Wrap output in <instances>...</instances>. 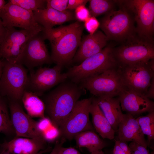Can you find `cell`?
<instances>
[{
	"instance_id": "6da1fadb",
	"label": "cell",
	"mask_w": 154,
	"mask_h": 154,
	"mask_svg": "<svg viewBox=\"0 0 154 154\" xmlns=\"http://www.w3.org/2000/svg\"><path fill=\"white\" fill-rule=\"evenodd\" d=\"M86 90L67 79L41 96L45 113L55 126L58 128Z\"/></svg>"
},
{
	"instance_id": "7a4b0ae2",
	"label": "cell",
	"mask_w": 154,
	"mask_h": 154,
	"mask_svg": "<svg viewBox=\"0 0 154 154\" xmlns=\"http://www.w3.org/2000/svg\"><path fill=\"white\" fill-rule=\"evenodd\" d=\"M119 66L114 54V48L108 46L79 64L70 68L66 74L67 79L78 84L86 79Z\"/></svg>"
},
{
	"instance_id": "3957f363",
	"label": "cell",
	"mask_w": 154,
	"mask_h": 154,
	"mask_svg": "<svg viewBox=\"0 0 154 154\" xmlns=\"http://www.w3.org/2000/svg\"><path fill=\"white\" fill-rule=\"evenodd\" d=\"M3 61L0 78V94L8 100L21 102L28 82L27 70L21 64L5 59Z\"/></svg>"
},
{
	"instance_id": "277c9868",
	"label": "cell",
	"mask_w": 154,
	"mask_h": 154,
	"mask_svg": "<svg viewBox=\"0 0 154 154\" xmlns=\"http://www.w3.org/2000/svg\"><path fill=\"white\" fill-rule=\"evenodd\" d=\"M124 42L120 46L114 48L119 65L133 64L154 59L153 40L141 36L136 32Z\"/></svg>"
},
{
	"instance_id": "5b68a950",
	"label": "cell",
	"mask_w": 154,
	"mask_h": 154,
	"mask_svg": "<svg viewBox=\"0 0 154 154\" xmlns=\"http://www.w3.org/2000/svg\"><path fill=\"white\" fill-rule=\"evenodd\" d=\"M119 9L111 10L101 19L100 26L108 40L124 41L136 32L131 13L121 5Z\"/></svg>"
},
{
	"instance_id": "8992f818",
	"label": "cell",
	"mask_w": 154,
	"mask_h": 154,
	"mask_svg": "<svg viewBox=\"0 0 154 154\" xmlns=\"http://www.w3.org/2000/svg\"><path fill=\"white\" fill-rule=\"evenodd\" d=\"M122 82L126 88L145 95L154 78V59L119 66Z\"/></svg>"
},
{
	"instance_id": "52a82bcc",
	"label": "cell",
	"mask_w": 154,
	"mask_h": 154,
	"mask_svg": "<svg viewBox=\"0 0 154 154\" xmlns=\"http://www.w3.org/2000/svg\"><path fill=\"white\" fill-rule=\"evenodd\" d=\"M84 28V25L78 21L68 25L62 37L51 46L53 62L63 67L72 62L80 44Z\"/></svg>"
},
{
	"instance_id": "ba28073f",
	"label": "cell",
	"mask_w": 154,
	"mask_h": 154,
	"mask_svg": "<svg viewBox=\"0 0 154 154\" xmlns=\"http://www.w3.org/2000/svg\"><path fill=\"white\" fill-rule=\"evenodd\" d=\"M78 84L95 97L118 96L125 88L121 80L119 66L86 79Z\"/></svg>"
},
{
	"instance_id": "9c48e42d",
	"label": "cell",
	"mask_w": 154,
	"mask_h": 154,
	"mask_svg": "<svg viewBox=\"0 0 154 154\" xmlns=\"http://www.w3.org/2000/svg\"><path fill=\"white\" fill-rule=\"evenodd\" d=\"M92 98V97L78 101L72 111L58 128L62 138L71 140L81 132L94 131L89 118Z\"/></svg>"
},
{
	"instance_id": "30bf717a",
	"label": "cell",
	"mask_w": 154,
	"mask_h": 154,
	"mask_svg": "<svg viewBox=\"0 0 154 154\" xmlns=\"http://www.w3.org/2000/svg\"><path fill=\"white\" fill-rule=\"evenodd\" d=\"M131 13L137 24L136 33L139 36L153 40L154 1L152 0L116 1Z\"/></svg>"
},
{
	"instance_id": "8fae6325",
	"label": "cell",
	"mask_w": 154,
	"mask_h": 154,
	"mask_svg": "<svg viewBox=\"0 0 154 154\" xmlns=\"http://www.w3.org/2000/svg\"><path fill=\"white\" fill-rule=\"evenodd\" d=\"M62 68L56 64L52 68L40 67L35 71H31L26 90L42 96L47 91L67 79L66 73L62 72Z\"/></svg>"
},
{
	"instance_id": "7c38bea8",
	"label": "cell",
	"mask_w": 154,
	"mask_h": 154,
	"mask_svg": "<svg viewBox=\"0 0 154 154\" xmlns=\"http://www.w3.org/2000/svg\"><path fill=\"white\" fill-rule=\"evenodd\" d=\"M7 29L5 37L0 45V56L9 62L19 63L27 43L32 37L43 29L17 30L14 27Z\"/></svg>"
},
{
	"instance_id": "4fadbf2b",
	"label": "cell",
	"mask_w": 154,
	"mask_h": 154,
	"mask_svg": "<svg viewBox=\"0 0 154 154\" xmlns=\"http://www.w3.org/2000/svg\"><path fill=\"white\" fill-rule=\"evenodd\" d=\"M31 38L26 44L19 63L30 71L37 67L53 62L41 32Z\"/></svg>"
},
{
	"instance_id": "5bb4252c",
	"label": "cell",
	"mask_w": 154,
	"mask_h": 154,
	"mask_svg": "<svg viewBox=\"0 0 154 154\" xmlns=\"http://www.w3.org/2000/svg\"><path fill=\"white\" fill-rule=\"evenodd\" d=\"M0 18L6 29L18 27L35 29L43 28L35 21L33 12L8 2L0 10Z\"/></svg>"
},
{
	"instance_id": "9a60e30c",
	"label": "cell",
	"mask_w": 154,
	"mask_h": 154,
	"mask_svg": "<svg viewBox=\"0 0 154 154\" xmlns=\"http://www.w3.org/2000/svg\"><path fill=\"white\" fill-rule=\"evenodd\" d=\"M10 118L16 137L43 138L37 127V121L24 111L21 102L8 100Z\"/></svg>"
},
{
	"instance_id": "2e32d148",
	"label": "cell",
	"mask_w": 154,
	"mask_h": 154,
	"mask_svg": "<svg viewBox=\"0 0 154 154\" xmlns=\"http://www.w3.org/2000/svg\"><path fill=\"white\" fill-rule=\"evenodd\" d=\"M118 97L121 110L133 116L154 111V103L145 95L125 87Z\"/></svg>"
},
{
	"instance_id": "e0dca14e",
	"label": "cell",
	"mask_w": 154,
	"mask_h": 154,
	"mask_svg": "<svg viewBox=\"0 0 154 154\" xmlns=\"http://www.w3.org/2000/svg\"><path fill=\"white\" fill-rule=\"evenodd\" d=\"M46 141L43 138L15 137L0 144L2 151L11 154H42L46 150Z\"/></svg>"
},
{
	"instance_id": "ac0fdd59",
	"label": "cell",
	"mask_w": 154,
	"mask_h": 154,
	"mask_svg": "<svg viewBox=\"0 0 154 154\" xmlns=\"http://www.w3.org/2000/svg\"><path fill=\"white\" fill-rule=\"evenodd\" d=\"M108 40L104 34L100 31L86 36L81 40L72 62L80 64L86 58L99 53L105 48Z\"/></svg>"
},
{
	"instance_id": "d6986e66",
	"label": "cell",
	"mask_w": 154,
	"mask_h": 154,
	"mask_svg": "<svg viewBox=\"0 0 154 154\" xmlns=\"http://www.w3.org/2000/svg\"><path fill=\"white\" fill-rule=\"evenodd\" d=\"M119 140L125 142H134L147 148L148 146L144 135L138 123L132 115L124 114L118 126Z\"/></svg>"
},
{
	"instance_id": "ffe728a7",
	"label": "cell",
	"mask_w": 154,
	"mask_h": 154,
	"mask_svg": "<svg viewBox=\"0 0 154 154\" xmlns=\"http://www.w3.org/2000/svg\"><path fill=\"white\" fill-rule=\"evenodd\" d=\"M33 12L36 22L45 29H52L56 25L76 19L73 13L68 10L61 12L46 7Z\"/></svg>"
},
{
	"instance_id": "44dd1931",
	"label": "cell",
	"mask_w": 154,
	"mask_h": 154,
	"mask_svg": "<svg viewBox=\"0 0 154 154\" xmlns=\"http://www.w3.org/2000/svg\"><path fill=\"white\" fill-rule=\"evenodd\" d=\"M95 97V96H94ZM104 116L115 132L123 115L119 100L117 98L106 96L95 97Z\"/></svg>"
},
{
	"instance_id": "7402d4cb",
	"label": "cell",
	"mask_w": 154,
	"mask_h": 154,
	"mask_svg": "<svg viewBox=\"0 0 154 154\" xmlns=\"http://www.w3.org/2000/svg\"><path fill=\"white\" fill-rule=\"evenodd\" d=\"M92 97L90 114L92 116L93 127L103 138L112 140L116 132L100 108L95 97Z\"/></svg>"
},
{
	"instance_id": "603a6c76",
	"label": "cell",
	"mask_w": 154,
	"mask_h": 154,
	"mask_svg": "<svg viewBox=\"0 0 154 154\" xmlns=\"http://www.w3.org/2000/svg\"><path fill=\"white\" fill-rule=\"evenodd\" d=\"M77 146L85 147L91 153L102 151L106 145L105 142L93 131L81 132L74 137Z\"/></svg>"
},
{
	"instance_id": "cb8c5ba5",
	"label": "cell",
	"mask_w": 154,
	"mask_h": 154,
	"mask_svg": "<svg viewBox=\"0 0 154 154\" xmlns=\"http://www.w3.org/2000/svg\"><path fill=\"white\" fill-rule=\"evenodd\" d=\"M27 114L31 117H45V107L42 100L32 92L25 90L21 100Z\"/></svg>"
},
{
	"instance_id": "d4e9b609",
	"label": "cell",
	"mask_w": 154,
	"mask_h": 154,
	"mask_svg": "<svg viewBox=\"0 0 154 154\" xmlns=\"http://www.w3.org/2000/svg\"><path fill=\"white\" fill-rule=\"evenodd\" d=\"M37 121V127L42 136L46 141H52L60 135L58 128L55 126L48 117L40 118Z\"/></svg>"
},
{
	"instance_id": "484cf974",
	"label": "cell",
	"mask_w": 154,
	"mask_h": 154,
	"mask_svg": "<svg viewBox=\"0 0 154 154\" xmlns=\"http://www.w3.org/2000/svg\"><path fill=\"white\" fill-rule=\"evenodd\" d=\"M8 108L6 98L0 94V133L7 135L15 133Z\"/></svg>"
},
{
	"instance_id": "4316f807",
	"label": "cell",
	"mask_w": 154,
	"mask_h": 154,
	"mask_svg": "<svg viewBox=\"0 0 154 154\" xmlns=\"http://www.w3.org/2000/svg\"><path fill=\"white\" fill-rule=\"evenodd\" d=\"M141 130L147 137L148 145L154 139V111L150 112L146 116L136 119Z\"/></svg>"
},
{
	"instance_id": "83f0119b",
	"label": "cell",
	"mask_w": 154,
	"mask_h": 154,
	"mask_svg": "<svg viewBox=\"0 0 154 154\" xmlns=\"http://www.w3.org/2000/svg\"><path fill=\"white\" fill-rule=\"evenodd\" d=\"M89 2L90 15L95 17L113 9L115 2L114 1L107 0H90Z\"/></svg>"
},
{
	"instance_id": "f1b7e54d",
	"label": "cell",
	"mask_w": 154,
	"mask_h": 154,
	"mask_svg": "<svg viewBox=\"0 0 154 154\" xmlns=\"http://www.w3.org/2000/svg\"><path fill=\"white\" fill-rule=\"evenodd\" d=\"M8 2L33 12L46 8V5L44 0H9Z\"/></svg>"
},
{
	"instance_id": "f546056e",
	"label": "cell",
	"mask_w": 154,
	"mask_h": 154,
	"mask_svg": "<svg viewBox=\"0 0 154 154\" xmlns=\"http://www.w3.org/2000/svg\"><path fill=\"white\" fill-rule=\"evenodd\" d=\"M68 27V25L48 29H45L43 28L42 35L44 40L48 39L49 40L52 46L54 45L61 38Z\"/></svg>"
},
{
	"instance_id": "4dcf8cb0",
	"label": "cell",
	"mask_w": 154,
	"mask_h": 154,
	"mask_svg": "<svg viewBox=\"0 0 154 154\" xmlns=\"http://www.w3.org/2000/svg\"><path fill=\"white\" fill-rule=\"evenodd\" d=\"M68 0H46V8H50L58 11L63 12L66 11Z\"/></svg>"
},
{
	"instance_id": "1f68e13d",
	"label": "cell",
	"mask_w": 154,
	"mask_h": 154,
	"mask_svg": "<svg viewBox=\"0 0 154 154\" xmlns=\"http://www.w3.org/2000/svg\"><path fill=\"white\" fill-rule=\"evenodd\" d=\"M84 22L85 28L91 35L96 32L100 26V22L94 17H90Z\"/></svg>"
},
{
	"instance_id": "d6a6232c",
	"label": "cell",
	"mask_w": 154,
	"mask_h": 154,
	"mask_svg": "<svg viewBox=\"0 0 154 154\" xmlns=\"http://www.w3.org/2000/svg\"><path fill=\"white\" fill-rule=\"evenodd\" d=\"M75 16L79 22H84L87 19L91 17L89 10L85 5L79 6L75 9Z\"/></svg>"
},
{
	"instance_id": "836d02e7",
	"label": "cell",
	"mask_w": 154,
	"mask_h": 154,
	"mask_svg": "<svg viewBox=\"0 0 154 154\" xmlns=\"http://www.w3.org/2000/svg\"><path fill=\"white\" fill-rule=\"evenodd\" d=\"M88 1L87 0H68L66 9H75L80 6L85 5Z\"/></svg>"
},
{
	"instance_id": "e575fe53",
	"label": "cell",
	"mask_w": 154,
	"mask_h": 154,
	"mask_svg": "<svg viewBox=\"0 0 154 154\" xmlns=\"http://www.w3.org/2000/svg\"><path fill=\"white\" fill-rule=\"evenodd\" d=\"M129 146L131 149L136 150L142 154H150L147 148L134 142H131Z\"/></svg>"
},
{
	"instance_id": "d590c367",
	"label": "cell",
	"mask_w": 154,
	"mask_h": 154,
	"mask_svg": "<svg viewBox=\"0 0 154 154\" xmlns=\"http://www.w3.org/2000/svg\"><path fill=\"white\" fill-rule=\"evenodd\" d=\"M58 154H81L75 148L71 147H64L62 146L59 149Z\"/></svg>"
},
{
	"instance_id": "8d00e7d4",
	"label": "cell",
	"mask_w": 154,
	"mask_h": 154,
	"mask_svg": "<svg viewBox=\"0 0 154 154\" xmlns=\"http://www.w3.org/2000/svg\"><path fill=\"white\" fill-rule=\"evenodd\" d=\"M7 32V29L3 25L0 21V45L5 39Z\"/></svg>"
},
{
	"instance_id": "74e56055",
	"label": "cell",
	"mask_w": 154,
	"mask_h": 154,
	"mask_svg": "<svg viewBox=\"0 0 154 154\" xmlns=\"http://www.w3.org/2000/svg\"><path fill=\"white\" fill-rule=\"evenodd\" d=\"M154 79H153L151 85L149 87L147 92L145 96L149 98L153 99L154 94Z\"/></svg>"
},
{
	"instance_id": "f35d334b",
	"label": "cell",
	"mask_w": 154,
	"mask_h": 154,
	"mask_svg": "<svg viewBox=\"0 0 154 154\" xmlns=\"http://www.w3.org/2000/svg\"><path fill=\"white\" fill-rule=\"evenodd\" d=\"M62 139L60 142H56L54 147L50 154H58L59 149L62 146V145L65 141V139L62 138Z\"/></svg>"
},
{
	"instance_id": "ab89813d",
	"label": "cell",
	"mask_w": 154,
	"mask_h": 154,
	"mask_svg": "<svg viewBox=\"0 0 154 154\" xmlns=\"http://www.w3.org/2000/svg\"><path fill=\"white\" fill-rule=\"evenodd\" d=\"M113 154H126L115 141L113 150Z\"/></svg>"
},
{
	"instance_id": "60d3db41",
	"label": "cell",
	"mask_w": 154,
	"mask_h": 154,
	"mask_svg": "<svg viewBox=\"0 0 154 154\" xmlns=\"http://www.w3.org/2000/svg\"><path fill=\"white\" fill-rule=\"evenodd\" d=\"M1 57L0 56V78L1 76L3 66V61L1 60Z\"/></svg>"
},
{
	"instance_id": "b9f144b4",
	"label": "cell",
	"mask_w": 154,
	"mask_h": 154,
	"mask_svg": "<svg viewBox=\"0 0 154 154\" xmlns=\"http://www.w3.org/2000/svg\"><path fill=\"white\" fill-rule=\"evenodd\" d=\"M91 154H104V153L102 151H96L91 153Z\"/></svg>"
},
{
	"instance_id": "7bdbcfd3",
	"label": "cell",
	"mask_w": 154,
	"mask_h": 154,
	"mask_svg": "<svg viewBox=\"0 0 154 154\" xmlns=\"http://www.w3.org/2000/svg\"><path fill=\"white\" fill-rule=\"evenodd\" d=\"M133 152V154H142L137 151L135 149H131Z\"/></svg>"
},
{
	"instance_id": "ee69618b",
	"label": "cell",
	"mask_w": 154,
	"mask_h": 154,
	"mask_svg": "<svg viewBox=\"0 0 154 154\" xmlns=\"http://www.w3.org/2000/svg\"><path fill=\"white\" fill-rule=\"evenodd\" d=\"M0 154H11L5 151H2Z\"/></svg>"
},
{
	"instance_id": "f6af8a7d",
	"label": "cell",
	"mask_w": 154,
	"mask_h": 154,
	"mask_svg": "<svg viewBox=\"0 0 154 154\" xmlns=\"http://www.w3.org/2000/svg\"><path fill=\"white\" fill-rule=\"evenodd\" d=\"M0 21H1V19L0 18Z\"/></svg>"
}]
</instances>
